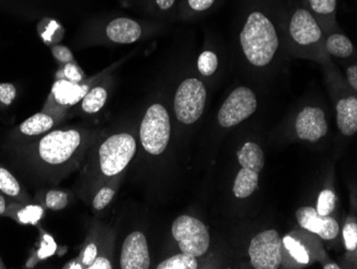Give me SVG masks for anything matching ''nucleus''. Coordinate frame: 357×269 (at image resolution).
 <instances>
[{
  "mask_svg": "<svg viewBox=\"0 0 357 269\" xmlns=\"http://www.w3.org/2000/svg\"><path fill=\"white\" fill-rule=\"evenodd\" d=\"M326 112L318 106H305L296 118V131L301 140L316 143L328 133Z\"/></svg>",
  "mask_w": 357,
  "mask_h": 269,
  "instance_id": "9b49d317",
  "label": "nucleus"
},
{
  "mask_svg": "<svg viewBox=\"0 0 357 269\" xmlns=\"http://www.w3.org/2000/svg\"><path fill=\"white\" fill-rule=\"evenodd\" d=\"M258 108L254 90L246 86L234 88L218 110V122L222 128L238 126L248 119Z\"/></svg>",
  "mask_w": 357,
  "mask_h": 269,
  "instance_id": "6e6552de",
  "label": "nucleus"
},
{
  "mask_svg": "<svg viewBox=\"0 0 357 269\" xmlns=\"http://www.w3.org/2000/svg\"><path fill=\"white\" fill-rule=\"evenodd\" d=\"M7 200H6L5 196H1V194H0V216H3V215L7 214Z\"/></svg>",
  "mask_w": 357,
  "mask_h": 269,
  "instance_id": "ea45409f",
  "label": "nucleus"
},
{
  "mask_svg": "<svg viewBox=\"0 0 357 269\" xmlns=\"http://www.w3.org/2000/svg\"><path fill=\"white\" fill-rule=\"evenodd\" d=\"M284 242L278 231L268 230L252 238L248 248L250 263L256 269H278L284 260Z\"/></svg>",
  "mask_w": 357,
  "mask_h": 269,
  "instance_id": "1a4fd4ad",
  "label": "nucleus"
},
{
  "mask_svg": "<svg viewBox=\"0 0 357 269\" xmlns=\"http://www.w3.org/2000/svg\"><path fill=\"white\" fill-rule=\"evenodd\" d=\"M87 85H77L72 82L58 81L54 85L53 96L58 103L63 106H73L76 102L83 99L87 94Z\"/></svg>",
  "mask_w": 357,
  "mask_h": 269,
  "instance_id": "a211bd4d",
  "label": "nucleus"
},
{
  "mask_svg": "<svg viewBox=\"0 0 357 269\" xmlns=\"http://www.w3.org/2000/svg\"><path fill=\"white\" fill-rule=\"evenodd\" d=\"M259 173L242 168L236 175L234 184V194L236 198H246L258 188Z\"/></svg>",
  "mask_w": 357,
  "mask_h": 269,
  "instance_id": "412c9836",
  "label": "nucleus"
},
{
  "mask_svg": "<svg viewBox=\"0 0 357 269\" xmlns=\"http://www.w3.org/2000/svg\"><path fill=\"white\" fill-rule=\"evenodd\" d=\"M17 90L15 86L11 83H0V104L3 106H11L15 100Z\"/></svg>",
  "mask_w": 357,
  "mask_h": 269,
  "instance_id": "473e14b6",
  "label": "nucleus"
},
{
  "mask_svg": "<svg viewBox=\"0 0 357 269\" xmlns=\"http://www.w3.org/2000/svg\"><path fill=\"white\" fill-rule=\"evenodd\" d=\"M296 220L302 228L316 233L322 240H334L339 233L338 222L330 215L321 216L314 208H300L296 212Z\"/></svg>",
  "mask_w": 357,
  "mask_h": 269,
  "instance_id": "ddd939ff",
  "label": "nucleus"
},
{
  "mask_svg": "<svg viewBox=\"0 0 357 269\" xmlns=\"http://www.w3.org/2000/svg\"><path fill=\"white\" fill-rule=\"evenodd\" d=\"M115 196V190L109 187H104L93 198V208L96 210H103L107 208L112 198Z\"/></svg>",
  "mask_w": 357,
  "mask_h": 269,
  "instance_id": "7c9ffc66",
  "label": "nucleus"
},
{
  "mask_svg": "<svg viewBox=\"0 0 357 269\" xmlns=\"http://www.w3.org/2000/svg\"><path fill=\"white\" fill-rule=\"evenodd\" d=\"M136 154V142L130 133H118L109 136L99 150L100 168L107 177L118 175L133 159Z\"/></svg>",
  "mask_w": 357,
  "mask_h": 269,
  "instance_id": "423d86ee",
  "label": "nucleus"
},
{
  "mask_svg": "<svg viewBox=\"0 0 357 269\" xmlns=\"http://www.w3.org/2000/svg\"><path fill=\"white\" fill-rule=\"evenodd\" d=\"M282 242H284V247L287 252L298 264H308L310 263V256H308L306 248L301 242H298V240H294L291 236H286L282 240Z\"/></svg>",
  "mask_w": 357,
  "mask_h": 269,
  "instance_id": "cd10ccee",
  "label": "nucleus"
},
{
  "mask_svg": "<svg viewBox=\"0 0 357 269\" xmlns=\"http://www.w3.org/2000/svg\"><path fill=\"white\" fill-rule=\"evenodd\" d=\"M140 140L146 152L153 156L163 154L169 143L172 124L167 108L153 103L147 108L140 124Z\"/></svg>",
  "mask_w": 357,
  "mask_h": 269,
  "instance_id": "7ed1b4c3",
  "label": "nucleus"
},
{
  "mask_svg": "<svg viewBox=\"0 0 357 269\" xmlns=\"http://www.w3.org/2000/svg\"><path fill=\"white\" fill-rule=\"evenodd\" d=\"M178 5L180 0H144L139 7L153 17L165 19L176 17Z\"/></svg>",
  "mask_w": 357,
  "mask_h": 269,
  "instance_id": "4be33fe9",
  "label": "nucleus"
},
{
  "mask_svg": "<svg viewBox=\"0 0 357 269\" xmlns=\"http://www.w3.org/2000/svg\"><path fill=\"white\" fill-rule=\"evenodd\" d=\"M172 232L181 252L195 258L204 256L210 247V234L206 224L194 217L184 215L176 218Z\"/></svg>",
  "mask_w": 357,
  "mask_h": 269,
  "instance_id": "0eeeda50",
  "label": "nucleus"
},
{
  "mask_svg": "<svg viewBox=\"0 0 357 269\" xmlns=\"http://www.w3.org/2000/svg\"><path fill=\"white\" fill-rule=\"evenodd\" d=\"M150 261L146 236L142 232L128 235L122 246L120 267L122 269H148Z\"/></svg>",
  "mask_w": 357,
  "mask_h": 269,
  "instance_id": "f8f14e48",
  "label": "nucleus"
},
{
  "mask_svg": "<svg viewBox=\"0 0 357 269\" xmlns=\"http://www.w3.org/2000/svg\"><path fill=\"white\" fill-rule=\"evenodd\" d=\"M89 269H112V263L107 259L101 256V258H96L94 262L87 267Z\"/></svg>",
  "mask_w": 357,
  "mask_h": 269,
  "instance_id": "58836bf2",
  "label": "nucleus"
},
{
  "mask_svg": "<svg viewBox=\"0 0 357 269\" xmlns=\"http://www.w3.org/2000/svg\"><path fill=\"white\" fill-rule=\"evenodd\" d=\"M68 203H69V198L66 192L60 191V190H51L46 194L45 205L48 210L58 212V210L67 208Z\"/></svg>",
  "mask_w": 357,
  "mask_h": 269,
  "instance_id": "c85d7f7f",
  "label": "nucleus"
},
{
  "mask_svg": "<svg viewBox=\"0 0 357 269\" xmlns=\"http://www.w3.org/2000/svg\"><path fill=\"white\" fill-rule=\"evenodd\" d=\"M300 3L316 17L323 29L336 24L338 0H300Z\"/></svg>",
  "mask_w": 357,
  "mask_h": 269,
  "instance_id": "dca6fc26",
  "label": "nucleus"
},
{
  "mask_svg": "<svg viewBox=\"0 0 357 269\" xmlns=\"http://www.w3.org/2000/svg\"><path fill=\"white\" fill-rule=\"evenodd\" d=\"M82 144L78 130H55L39 140L37 152L39 159L50 166H60L69 161Z\"/></svg>",
  "mask_w": 357,
  "mask_h": 269,
  "instance_id": "39448f33",
  "label": "nucleus"
},
{
  "mask_svg": "<svg viewBox=\"0 0 357 269\" xmlns=\"http://www.w3.org/2000/svg\"><path fill=\"white\" fill-rule=\"evenodd\" d=\"M241 52L248 65L266 69L274 62L282 45L286 0H238Z\"/></svg>",
  "mask_w": 357,
  "mask_h": 269,
  "instance_id": "f257e3e1",
  "label": "nucleus"
},
{
  "mask_svg": "<svg viewBox=\"0 0 357 269\" xmlns=\"http://www.w3.org/2000/svg\"><path fill=\"white\" fill-rule=\"evenodd\" d=\"M238 163L242 168L260 173L266 164L264 154L260 146L255 143H246L238 152Z\"/></svg>",
  "mask_w": 357,
  "mask_h": 269,
  "instance_id": "6ab92c4d",
  "label": "nucleus"
},
{
  "mask_svg": "<svg viewBox=\"0 0 357 269\" xmlns=\"http://www.w3.org/2000/svg\"><path fill=\"white\" fill-rule=\"evenodd\" d=\"M158 269H197V258L188 254V253H178L167 260L160 263L156 267Z\"/></svg>",
  "mask_w": 357,
  "mask_h": 269,
  "instance_id": "bb28decb",
  "label": "nucleus"
},
{
  "mask_svg": "<svg viewBox=\"0 0 357 269\" xmlns=\"http://www.w3.org/2000/svg\"><path fill=\"white\" fill-rule=\"evenodd\" d=\"M336 196L331 190H324L321 192L317 204V212L321 216H328L334 210Z\"/></svg>",
  "mask_w": 357,
  "mask_h": 269,
  "instance_id": "c756f323",
  "label": "nucleus"
},
{
  "mask_svg": "<svg viewBox=\"0 0 357 269\" xmlns=\"http://www.w3.org/2000/svg\"><path fill=\"white\" fill-rule=\"evenodd\" d=\"M0 191L10 198H20L23 196V189L19 180H16L12 173L3 166H0Z\"/></svg>",
  "mask_w": 357,
  "mask_h": 269,
  "instance_id": "a878e982",
  "label": "nucleus"
},
{
  "mask_svg": "<svg viewBox=\"0 0 357 269\" xmlns=\"http://www.w3.org/2000/svg\"><path fill=\"white\" fill-rule=\"evenodd\" d=\"M347 81L353 90H357V66L351 65L347 68Z\"/></svg>",
  "mask_w": 357,
  "mask_h": 269,
  "instance_id": "e433bc0d",
  "label": "nucleus"
},
{
  "mask_svg": "<svg viewBox=\"0 0 357 269\" xmlns=\"http://www.w3.org/2000/svg\"><path fill=\"white\" fill-rule=\"evenodd\" d=\"M122 3L126 7H132V6H140L144 0H121Z\"/></svg>",
  "mask_w": 357,
  "mask_h": 269,
  "instance_id": "a19ab883",
  "label": "nucleus"
},
{
  "mask_svg": "<svg viewBox=\"0 0 357 269\" xmlns=\"http://www.w3.org/2000/svg\"><path fill=\"white\" fill-rule=\"evenodd\" d=\"M225 0H180L178 15L183 21L199 19L215 11Z\"/></svg>",
  "mask_w": 357,
  "mask_h": 269,
  "instance_id": "2eb2a0df",
  "label": "nucleus"
},
{
  "mask_svg": "<svg viewBox=\"0 0 357 269\" xmlns=\"http://www.w3.org/2000/svg\"><path fill=\"white\" fill-rule=\"evenodd\" d=\"M52 54L58 61L63 62V64H74L73 54L67 46L54 45L52 48Z\"/></svg>",
  "mask_w": 357,
  "mask_h": 269,
  "instance_id": "72a5a7b5",
  "label": "nucleus"
},
{
  "mask_svg": "<svg viewBox=\"0 0 357 269\" xmlns=\"http://www.w3.org/2000/svg\"><path fill=\"white\" fill-rule=\"evenodd\" d=\"M7 214L24 226H35L43 218L44 210L39 205H25L20 208H14Z\"/></svg>",
  "mask_w": 357,
  "mask_h": 269,
  "instance_id": "b1692460",
  "label": "nucleus"
},
{
  "mask_svg": "<svg viewBox=\"0 0 357 269\" xmlns=\"http://www.w3.org/2000/svg\"><path fill=\"white\" fill-rule=\"evenodd\" d=\"M96 258H98V248H96V245H88L85 250H84L83 264L85 265L86 267H89Z\"/></svg>",
  "mask_w": 357,
  "mask_h": 269,
  "instance_id": "c9c22d12",
  "label": "nucleus"
},
{
  "mask_svg": "<svg viewBox=\"0 0 357 269\" xmlns=\"http://www.w3.org/2000/svg\"><path fill=\"white\" fill-rule=\"evenodd\" d=\"M64 73H66V76L69 78V80H71L74 83L82 80L79 73H78L77 70H76V66L74 65V64H67V67H66V70H64Z\"/></svg>",
  "mask_w": 357,
  "mask_h": 269,
  "instance_id": "4c0bfd02",
  "label": "nucleus"
},
{
  "mask_svg": "<svg viewBox=\"0 0 357 269\" xmlns=\"http://www.w3.org/2000/svg\"><path fill=\"white\" fill-rule=\"evenodd\" d=\"M324 269H339L340 267L337 264H328L326 266L323 267Z\"/></svg>",
  "mask_w": 357,
  "mask_h": 269,
  "instance_id": "79ce46f5",
  "label": "nucleus"
},
{
  "mask_svg": "<svg viewBox=\"0 0 357 269\" xmlns=\"http://www.w3.org/2000/svg\"><path fill=\"white\" fill-rule=\"evenodd\" d=\"M328 35L326 38V50L330 55L334 57L347 59L354 54V45L351 40L344 34L337 30L336 24L326 28Z\"/></svg>",
  "mask_w": 357,
  "mask_h": 269,
  "instance_id": "f3484780",
  "label": "nucleus"
},
{
  "mask_svg": "<svg viewBox=\"0 0 357 269\" xmlns=\"http://www.w3.org/2000/svg\"><path fill=\"white\" fill-rule=\"evenodd\" d=\"M107 99L108 89L106 86H96L88 90L80 102V106L86 114H96L104 108Z\"/></svg>",
  "mask_w": 357,
  "mask_h": 269,
  "instance_id": "5701e85b",
  "label": "nucleus"
},
{
  "mask_svg": "<svg viewBox=\"0 0 357 269\" xmlns=\"http://www.w3.org/2000/svg\"><path fill=\"white\" fill-rule=\"evenodd\" d=\"M337 126L344 136H352L357 131V98L349 94L336 102Z\"/></svg>",
  "mask_w": 357,
  "mask_h": 269,
  "instance_id": "4468645a",
  "label": "nucleus"
},
{
  "mask_svg": "<svg viewBox=\"0 0 357 269\" xmlns=\"http://www.w3.org/2000/svg\"><path fill=\"white\" fill-rule=\"evenodd\" d=\"M220 67V58L212 50H204L198 56V72L204 78H213Z\"/></svg>",
  "mask_w": 357,
  "mask_h": 269,
  "instance_id": "393cba45",
  "label": "nucleus"
},
{
  "mask_svg": "<svg viewBox=\"0 0 357 269\" xmlns=\"http://www.w3.org/2000/svg\"><path fill=\"white\" fill-rule=\"evenodd\" d=\"M55 250L56 244L55 242H54L53 238H52V237L47 236V235H45V236H44V242H42L41 245V248H40V250L38 251V258H47V256L54 254Z\"/></svg>",
  "mask_w": 357,
  "mask_h": 269,
  "instance_id": "f704fd0d",
  "label": "nucleus"
},
{
  "mask_svg": "<svg viewBox=\"0 0 357 269\" xmlns=\"http://www.w3.org/2000/svg\"><path fill=\"white\" fill-rule=\"evenodd\" d=\"M208 90L197 78H188L178 84L174 92V110L178 122L183 124L197 122L204 115Z\"/></svg>",
  "mask_w": 357,
  "mask_h": 269,
  "instance_id": "20e7f679",
  "label": "nucleus"
},
{
  "mask_svg": "<svg viewBox=\"0 0 357 269\" xmlns=\"http://www.w3.org/2000/svg\"><path fill=\"white\" fill-rule=\"evenodd\" d=\"M101 28L102 35L112 43L132 44L139 41L155 25L132 17H118L108 20Z\"/></svg>",
  "mask_w": 357,
  "mask_h": 269,
  "instance_id": "9d476101",
  "label": "nucleus"
},
{
  "mask_svg": "<svg viewBox=\"0 0 357 269\" xmlns=\"http://www.w3.org/2000/svg\"><path fill=\"white\" fill-rule=\"evenodd\" d=\"M284 30L291 43L301 50L318 48L324 38V29L300 0H286Z\"/></svg>",
  "mask_w": 357,
  "mask_h": 269,
  "instance_id": "f03ea898",
  "label": "nucleus"
},
{
  "mask_svg": "<svg viewBox=\"0 0 357 269\" xmlns=\"http://www.w3.org/2000/svg\"><path fill=\"white\" fill-rule=\"evenodd\" d=\"M55 119L45 113H37L24 120L19 126L20 133L25 136H37L46 133L53 128Z\"/></svg>",
  "mask_w": 357,
  "mask_h": 269,
  "instance_id": "aec40b11",
  "label": "nucleus"
},
{
  "mask_svg": "<svg viewBox=\"0 0 357 269\" xmlns=\"http://www.w3.org/2000/svg\"><path fill=\"white\" fill-rule=\"evenodd\" d=\"M344 240L346 248L349 251H354L357 247V226L355 222H348L344 226Z\"/></svg>",
  "mask_w": 357,
  "mask_h": 269,
  "instance_id": "2f4dec72",
  "label": "nucleus"
},
{
  "mask_svg": "<svg viewBox=\"0 0 357 269\" xmlns=\"http://www.w3.org/2000/svg\"><path fill=\"white\" fill-rule=\"evenodd\" d=\"M0 268H3V262H1V260H0Z\"/></svg>",
  "mask_w": 357,
  "mask_h": 269,
  "instance_id": "37998d69",
  "label": "nucleus"
}]
</instances>
